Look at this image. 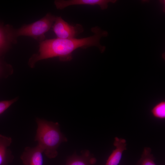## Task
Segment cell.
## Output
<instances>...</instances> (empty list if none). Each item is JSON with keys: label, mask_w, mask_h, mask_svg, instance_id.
Here are the masks:
<instances>
[{"label": "cell", "mask_w": 165, "mask_h": 165, "mask_svg": "<svg viewBox=\"0 0 165 165\" xmlns=\"http://www.w3.org/2000/svg\"><path fill=\"white\" fill-rule=\"evenodd\" d=\"M94 35L80 39H62L56 38L42 41L40 44L39 53L32 57L29 61L30 65L33 67L37 61L42 59L58 57L62 61H68L72 59V53L77 49H85L96 46L103 53L105 49V46L100 43L101 37L107 36V31L102 30L98 26L91 29Z\"/></svg>", "instance_id": "obj_1"}, {"label": "cell", "mask_w": 165, "mask_h": 165, "mask_svg": "<svg viewBox=\"0 0 165 165\" xmlns=\"http://www.w3.org/2000/svg\"><path fill=\"white\" fill-rule=\"evenodd\" d=\"M37 127L35 138L37 145L43 152L50 159L54 158L57 155V149L60 144L66 142L67 138L60 131L58 123L47 121L37 118L36 120Z\"/></svg>", "instance_id": "obj_2"}, {"label": "cell", "mask_w": 165, "mask_h": 165, "mask_svg": "<svg viewBox=\"0 0 165 165\" xmlns=\"http://www.w3.org/2000/svg\"><path fill=\"white\" fill-rule=\"evenodd\" d=\"M56 18L54 16L48 13L40 20L30 24L24 25L14 32L9 27L10 40H13V38L22 35L30 36L41 41L43 40L45 38L44 34L52 27Z\"/></svg>", "instance_id": "obj_3"}, {"label": "cell", "mask_w": 165, "mask_h": 165, "mask_svg": "<svg viewBox=\"0 0 165 165\" xmlns=\"http://www.w3.org/2000/svg\"><path fill=\"white\" fill-rule=\"evenodd\" d=\"M52 27L57 38H75L84 31L83 28L81 24H77L75 26L70 25L61 16L56 17L54 23Z\"/></svg>", "instance_id": "obj_4"}, {"label": "cell", "mask_w": 165, "mask_h": 165, "mask_svg": "<svg viewBox=\"0 0 165 165\" xmlns=\"http://www.w3.org/2000/svg\"><path fill=\"white\" fill-rule=\"evenodd\" d=\"M43 151L38 145L33 147H26L20 156L24 165H43Z\"/></svg>", "instance_id": "obj_5"}, {"label": "cell", "mask_w": 165, "mask_h": 165, "mask_svg": "<svg viewBox=\"0 0 165 165\" xmlns=\"http://www.w3.org/2000/svg\"><path fill=\"white\" fill-rule=\"evenodd\" d=\"M116 0H60L54 2L57 8L61 9L70 6L74 5H97L101 9L104 10L108 7L109 3H115Z\"/></svg>", "instance_id": "obj_6"}, {"label": "cell", "mask_w": 165, "mask_h": 165, "mask_svg": "<svg viewBox=\"0 0 165 165\" xmlns=\"http://www.w3.org/2000/svg\"><path fill=\"white\" fill-rule=\"evenodd\" d=\"M12 142L10 137L0 134V165H10L14 156L9 148Z\"/></svg>", "instance_id": "obj_7"}, {"label": "cell", "mask_w": 165, "mask_h": 165, "mask_svg": "<svg viewBox=\"0 0 165 165\" xmlns=\"http://www.w3.org/2000/svg\"><path fill=\"white\" fill-rule=\"evenodd\" d=\"M114 145L116 149L109 157L105 165H118L123 151L127 149L126 141L124 139L115 137Z\"/></svg>", "instance_id": "obj_8"}, {"label": "cell", "mask_w": 165, "mask_h": 165, "mask_svg": "<svg viewBox=\"0 0 165 165\" xmlns=\"http://www.w3.org/2000/svg\"><path fill=\"white\" fill-rule=\"evenodd\" d=\"M90 157V152L86 150L83 152L81 156L75 155L68 160L66 165H90L91 162L95 160Z\"/></svg>", "instance_id": "obj_9"}, {"label": "cell", "mask_w": 165, "mask_h": 165, "mask_svg": "<svg viewBox=\"0 0 165 165\" xmlns=\"http://www.w3.org/2000/svg\"><path fill=\"white\" fill-rule=\"evenodd\" d=\"M9 41L10 40L7 26L4 28L0 26V55L6 49Z\"/></svg>", "instance_id": "obj_10"}, {"label": "cell", "mask_w": 165, "mask_h": 165, "mask_svg": "<svg viewBox=\"0 0 165 165\" xmlns=\"http://www.w3.org/2000/svg\"><path fill=\"white\" fill-rule=\"evenodd\" d=\"M151 149L149 147H145L139 165H156L154 162L153 156L151 154Z\"/></svg>", "instance_id": "obj_11"}, {"label": "cell", "mask_w": 165, "mask_h": 165, "mask_svg": "<svg viewBox=\"0 0 165 165\" xmlns=\"http://www.w3.org/2000/svg\"><path fill=\"white\" fill-rule=\"evenodd\" d=\"M155 117L160 119L165 118V101H162L156 105L151 111Z\"/></svg>", "instance_id": "obj_12"}, {"label": "cell", "mask_w": 165, "mask_h": 165, "mask_svg": "<svg viewBox=\"0 0 165 165\" xmlns=\"http://www.w3.org/2000/svg\"><path fill=\"white\" fill-rule=\"evenodd\" d=\"M17 100L16 98L10 100L3 101H0V115L3 113Z\"/></svg>", "instance_id": "obj_13"}, {"label": "cell", "mask_w": 165, "mask_h": 165, "mask_svg": "<svg viewBox=\"0 0 165 165\" xmlns=\"http://www.w3.org/2000/svg\"><path fill=\"white\" fill-rule=\"evenodd\" d=\"M3 69L0 62V77L3 75Z\"/></svg>", "instance_id": "obj_14"}]
</instances>
